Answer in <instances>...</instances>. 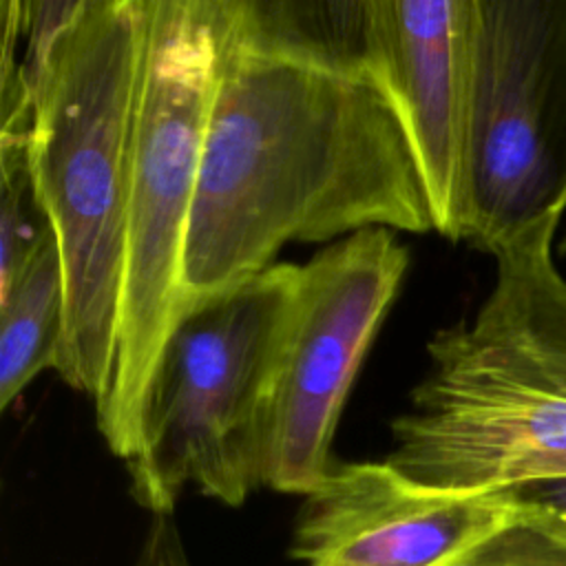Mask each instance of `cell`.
Segmentation results:
<instances>
[{
  "instance_id": "cell-1",
  "label": "cell",
  "mask_w": 566,
  "mask_h": 566,
  "mask_svg": "<svg viewBox=\"0 0 566 566\" xmlns=\"http://www.w3.org/2000/svg\"><path fill=\"white\" fill-rule=\"evenodd\" d=\"M221 44L184 252L188 307L268 270L287 241L433 230L416 153L369 71L252 38Z\"/></svg>"
},
{
  "instance_id": "cell-2",
  "label": "cell",
  "mask_w": 566,
  "mask_h": 566,
  "mask_svg": "<svg viewBox=\"0 0 566 566\" xmlns=\"http://www.w3.org/2000/svg\"><path fill=\"white\" fill-rule=\"evenodd\" d=\"M146 2L84 0L33 95L29 168L64 272V336L53 371L95 402L115 360Z\"/></svg>"
},
{
  "instance_id": "cell-3",
  "label": "cell",
  "mask_w": 566,
  "mask_h": 566,
  "mask_svg": "<svg viewBox=\"0 0 566 566\" xmlns=\"http://www.w3.org/2000/svg\"><path fill=\"white\" fill-rule=\"evenodd\" d=\"M133 99L126 250L117 343L97 429L124 462L142 424L164 343L188 310L184 252L201 168L221 44L219 0H148Z\"/></svg>"
},
{
  "instance_id": "cell-4",
  "label": "cell",
  "mask_w": 566,
  "mask_h": 566,
  "mask_svg": "<svg viewBox=\"0 0 566 566\" xmlns=\"http://www.w3.org/2000/svg\"><path fill=\"white\" fill-rule=\"evenodd\" d=\"M301 265L281 263L192 303L170 329L148 391L135 500L170 515L186 486L239 506L263 486L272 389Z\"/></svg>"
},
{
  "instance_id": "cell-5",
  "label": "cell",
  "mask_w": 566,
  "mask_h": 566,
  "mask_svg": "<svg viewBox=\"0 0 566 566\" xmlns=\"http://www.w3.org/2000/svg\"><path fill=\"white\" fill-rule=\"evenodd\" d=\"M566 210V0H473L464 232L495 254Z\"/></svg>"
},
{
  "instance_id": "cell-6",
  "label": "cell",
  "mask_w": 566,
  "mask_h": 566,
  "mask_svg": "<svg viewBox=\"0 0 566 566\" xmlns=\"http://www.w3.org/2000/svg\"><path fill=\"white\" fill-rule=\"evenodd\" d=\"M407 265L387 228L347 234L301 265L268 409L263 486L305 497L336 464L332 440L345 398Z\"/></svg>"
},
{
  "instance_id": "cell-7",
  "label": "cell",
  "mask_w": 566,
  "mask_h": 566,
  "mask_svg": "<svg viewBox=\"0 0 566 566\" xmlns=\"http://www.w3.org/2000/svg\"><path fill=\"white\" fill-rule=\"evenodd\" d=\"M429 356L411 411L391 422L396 471L453 493L566 480V394L482 363L442 329Z\"/></svg>"
},
{
  "instance_id": "cell-8",
  "label": "cell",
  "mask_w": 566,
  "mask_h": 566,
  "mask_svg": "<svg viewBox=\"0 0 566 566\" xmlns=\"http://www.w3.org/2000/svg\"><path fill=\"white\" fill-rule=\"evenodd\" d=\"M515 491H438L382 462H336L303 497V566H442L522 511Z\"/></svg>"
},
{
  "instance_id": "cell-9",
  "label": "cell",
  "mask_w": 566,
  "mask_h": 566,
  "mask_svg": "<svg viewBox=\"0 0 566 566\" xmlns=\"http://www.w3.org/2000/svg\"><path fill=\"white\" fill-rule=\"evenodd\" d=\"M473 0H369V66L418 159L433 230L462 241Z\"/></svg>"
},
{
  "instance_id": "cell-10",
  "label": "cell",
  "mask_w": 566,
  "mask_h": 566,
  "mask_svg": "<svg viewBox=\"0 0 566 566\" xmlns=\"http://www.w3.org/2000/svg\"><path fill=\"white\" fill-rule=\"evenodd\" d=\"M559 219L544 221L495 259V283L471 323L442 329L458 347L515 378L566 394V276L555 265Z\"/></svg>"
},
{
  "instance_id": "cell-11",
  "label": "cell",
  "mask_w": 566,
  "mask_h": 566,
  "mask_svg": "<svg viewBox=\"0 0 566 566\" xmlns=\"http://www.w3.org/2000/svg\"><path fill=\"white\" fill-rule=\"evenodd\" d=\"M64 336V272L51 232L13 283L0 292V409L55 367Z\"/></svg>"
},
{
  "instance_id": "cell-12",
  "label": "cell",
  "mask_w": 566,
  "mask_h": 566,
  "mask_svg": "<svg viewBox=\"0 0 566 566\" xmlns=\"http://www.w3.org/2000/svg\"><path fill=\"white\" fill-rule=\"evenodd\" d=\"M0 292L24 270L53 232L38 201L29 168V135L0 139Z\"/></svg>"
},
{
  "instance_id": "cell-13",
  "label": "cell",
  "mask_w": 566,
  "mask_h": 566,
  "mask_svg": "<svg viewBox=\"0 0 566 566\" xmlns=\"http://www.w3.org/2000/svg\"><path fill=\"white\" fill-rule=\"evenodd\" d=\"M522 511L442 566H566V522L522 502Z\"/></svg>"
},
{
  "instance_id": "cell-14",
  "label": "cell",
  "mask_w": 566,
  "mask_h": 566,
  "mask_svg": "<svg viewBox=\"0 0 566 566\" xmlns=\"http://www.w3.org/2000/svg\"><path fill=\"white\" fill-rule=\"evenodd\" d=\"M133 566H190L172 513L153 515V522Z\"/></svg>"
},
{
  "instance_id": "cell-15",
  "label": "cell",
  "mask_w": 566,
  "mask_h": 566,
  "mask_svg": "<svg viewBox=\"0 0 566 566\" xmlns=\"http://www.w3.org/2000/svg\"><path fill=\"white\" fill-rule=\"evenodd\" d=\"M522 502L542 506L566 522V480H551L513 489Z\"/></svg>"
}]
</instances>
